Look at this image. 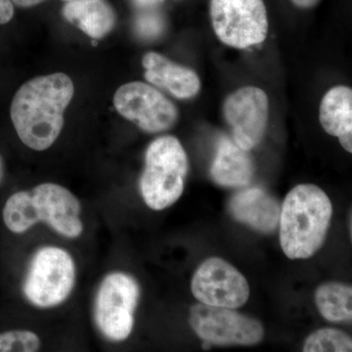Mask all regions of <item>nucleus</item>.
<instances>
[{
	"label": "nucleus",
	"mask_w": 352,
	"mask_h": 352,
	"mask_svg": "<svg viewBox=\"0 0 352 352\" xmlns=\"http://www.w3.org/2000/svg\"><path fill=\"white\" fill-rule=\"evenodd\" d=\"M190 325L212 346H254L263 339V324L231 308L198 303L190 309Z\"/></svg>",
	"instance_id": "obj_8"
},
{
	"label": "nucleus",
	"mask_w": 352,
	"mask_h": 352,
	"mask_svg": "<svg viewBox=\"0 0 352 352\" xmlns=\"http://www.w3.org/2000/svg\"><path fill=\"white\" fill-rule=\"evenodd\" d=\"M75 94L73 80L63 73L38 76L24 83L11 104V120L23 143L44 151L59 138L64 113Z\"/></svg>",
	"instance_id": "obj_1"
},
{
	"label": "nucleus",
	"mask_w": 352,
	"mask_h": 352,
	"mask_svg": "<svg viewBox=\"0 0 352 352\" xmlns=\"http://www.w3.org/2000/svg\"><path fill=\"white\" fill-rule=\"evenodd\" d=\"M76 265L59 247L41 248L32 256L23 291L34 307L51 308L63 303L75 286Z\"/></svg>",
	"instance_id": "obj_5"
},
{
	"label": "nucleus",
	"mask_w": 352,
	"mask_h": 352,
	"mask_svg": "<svg viewBox=\"0 0 352 352\" xmlns=\"http://www.w3.org/2000/svg\"><path fill=\"white\" fill-rule=\"evenodd\" d=\"M118 112L148 133H159L175 126L177 109L156 88L144 82L122 85L113 96Z\"/></svg>",
	"instance_id": "obj_9"
},
{
	"label": "nucleus",
	"mask_w": 352,
	"mask_h": 352,
	"mask_svg": "<svg viewBox=\"0 0 352 352\" xmlns=\"http://www.w3.org/2000/svg\"><path fill=\"white\" fill-rule=\"evenodd\" d=\"M291 1L300 8L308 9L317 6L320 0H291Z\"/></svg>",
	"instance_id": "obj_22"
},
{
	"label": "nucleus",
	"mask_w": 352,
	"mask_h": 352,
	"mask_svg": "<svg viewBox=\"0 0 352 352\" xmlns=\"http://www.w3.org/2000/svg\"><path fill=\"white\" fill-rule=\"evenodd\" d=\"M191 291L200 303L231 309L243 307L250 296L244 275L219 258H208L199 266L192 278Z\"/></svg>",
	"instance_id": "obj_10"
},
{
	"label": "nucleus",
	"mask_w": 352,
	"mask_h": 352,
	"mask_svg": "<svg viewBox=\"0 0 352 352\" xmlns=\"http://www.w3.org/2000/svg\"><path fill=\"white\" fill-rule=\"evenodd\" d=\"M82 206L69 190L56 183H43L32 191L9 197L2 210L4 224L15 234L27 232L44 222L55 232L75 239L82 234Z\"/></svg>",
	"instance_id": "obj_2"
},
{
	"label": "nucleus",
	"mask_w": 352,
	"mask_h": 352,
	"mask_svg": "<svg viewBox=\"0 0 352 352\" xmlns=\"http://www.w3.org/2000/svg\"><path fill=\"white\" fill-rule=\"evenodd\" d=\"M63 15L69 23L95 39L107 36L116 23L115 12L105 0H72L64 6Z\"/></svg>",
	"instance_id": "obj_16"
},
{
	"label": "nucleus",
	"mask_w": 352,
	"mask_h": 352,
	"mask_svg": "<svg viewBox=\"0 0 352 352\" xmlns=\"http://www.w3.org/2000/svg\"><path fill=\"white\" fill-rule=\"evenodd\" d=\"M139 296V285L131 275L113 272L104 278L95 298L94 318L106 339L122 342L131 336Z\"/></svg>",
	"instance_id": "obj_6"
},
{
	"label": "nucleus",
	"mask_w": 352,
	"mask_h": 352,
	"mask_svg": "<svg viewBox=\"0 0 352 352\" xmlns=\"http://www.w3.org/2000/svg\"><path fill=\"white\" fill-rule=\"evenodd\" d=\"M134 29L139 38L155 39L164 32V22L161 16L156 13H144L139 15L134 23Z\"/></svg>",
	"instance_id": "obj_20"
},
{
	"label": "nucleus",
	"mask_w": 352,
	"mask_h": 352,
	"mask_svg": "<svg viewBox=\"0 0 352 352\" xmlns=\"http://www.w3.org/2000/svg\"><path fill=\"white\" fill-rule=\"evenodd\" d=\"M333 215L327 194L314 184L289 192L280 212V243L287 258L305 259L321 249Z\"/></svg>",
	"instance_id": "obj_3"
},
{
	"label": "nucleus",
	"mask_w": 352,
	"mask_h": 352,
	"mask_svg": "<svg viewBox=\"0 0 352 352\" xmlns=\"http://www.w3.org/2000/svg\"><path fill=\"white\" fill-rule=\"evenodd\" d=\"M315 303L326 320L340 323L352 319V288L339 282L321 285L315 293Z\"/></svg>",
	"instance_id": "obj_17"
},
{
	"label": "nucleus",
	"mask_w": 352,
	"mask_h": 352,
	"mask_svg": "<svg viewBox=\"0 0 352 352\" xmlns=\"http://www.w3.org/2000/svg\"><path fill=\"white\" fill-rule=\"evenodd\" d=\"M4 175V166H3V161H2V157L0 156V183H1L2 179H3Z\"/></svg>",
	"instance_id": "obj_25"
},
{
	"label": "nucleus",
	"mask_w": 352,
	"mask_h": 352,
	"mask_svg": "<svg viewBox=\"0 0 352 352\" xmlns=\"http://www.w3.org/2000/svg\"><path fill=\"white\" fill-rule=\"evenodd\" d=\"M229 208L238 221L261 232H273L279 224V203L261 188H250L236 194Z\"/></svg>",
	"instance_id": "obj_13"
},
{
	"label": "nucleus",
	"mask_w": 352,
	"mask_h": 352,
	"mask_svg": "<svg viewBox=\"0 0 352 352\" xmlns=\"http://www.w3.org/2000/svg\"><path fill=\"white\" fill-rule=\"evenodd\" d=\"M14 6L10 0H0V25L7 24L12 20Z\"/></svg>",
	"instance_id": "obj_21"
},
{
	"label": "nucleus",
	"mask_w": 352,
	"mask_h": 352,
	"mask_svg": "<svg viewBox=\"0 0 352 352\" xmlns=\"http://www.w3.org/2000/svg\"><path fill=\"white\" fill-rule=\"evenodd\" d=\"M64 1H72V0H64Z\"/></svg>",
	"instance_id": "obj_26"
},
{
	"label": "nucleus",
	"mask_w": 352,
	"mask_h": 352,
	"mask_svg": "<svg viewBox=\"0 0 352 352\" xmlns=\"http://www.w3.org/2000/svg\"><path fill=\"white\" fill-rule=\"evenodd\" d=\"M305 352H351V338L338 329H320L305 340Z\"/></svg>",
	"instance_id": "obj_18"
},
{
	"label": "nucleus",
	"mask_w": 352,
	"mask_h": 352,
	"mask_svg": "<svg viewBox=\"0 0 352 352\" xmlns=\"http://www.w3.org/2000/svg\"><path fill=\"white\" fill-rule=\"evenodd\" d=\"M142 64L146 80L168 90L176 98H193L200 91V78L195 72L173 63L159 53H147Z\"/></svg>",
	"instance_id": "obj_12"
},
{
	"label": "nucleus",
	"mask_w": 352,
	"mask_h": 352,
	"mask_svg": "<svg viewBox=\"0 0 352 352\" xmlns=\"http://www.w3.org/2000/svg\"><path fill=\"white\" fill-rule=\"evenodd\" d=\"M210 19L217 38L232 47L244 50L267 36L263 0H210Z\"/></svg>",
	"instance_id": "obj_7"
},
{
	"label": "nucleus",
	"mask_w": 352,
	"mask_h": 352,
	"mask_svg": "<svg viewBox=\"0 0 352 352\" xmlns=\"http://www.w3.org/2000/svg\"><path fill=\"white\" fill-rule=\"evenodd\" d=\"M188 157L175 136L155 139L145 155L140 192L146 205L154 210L170 207L182 197L188 173Z\"/></svg>",
	"instance_id": "obj_4"
},
{
	"label": "nucleus",
	"mask_w": 352,
	"mask_h": 352,
	"mask_svg": "<svg viewBox=\"0 0 352 352\" xmlns=\"http://www.w3.org/2000/svg\"><path fill=\"white\" fill-rule=\"evenodd\" d=\"M223 113L232 129L234 142L245 151H251L263 140L267 129V95L258 87L240 88L227 97Z\"/></svg>",
	"instance_id": "obj_11"
},
{
	"label": "nucleus",
	"mask_w": 352,
	"mask_h": 352,
	"mask_svg": "<svg viewBox=\"0 0 352 352\" xmlns=\"http://www.w3.org/2000/svg\"><path fill=\"white\" fill-rule=\"evenodd\" d=\"M212 179L224 187H244L250 184L254 175V164L248 151L234 140L223 136L217 144L212 170Z\"/></svg>",
	"instance_id": "obj_14"
},
{
	"label": "nucleus",
	"mask_w": 352,
	"mask_h": 352,
	"mask_svg": "<svg viewBox=\"0 0 352 352\" xmlns=\"http://www.w3.org/2000/svg\"><path fill=\"white\" fill-rule=\"evenodd\" d=\"M324 131L339 138L347 152H352V90L335 87L324 95L319 112Z\"/></svg>",
	"instance_id": "obj_15"
},
{
	"label": "nucleus",
	"mask_w": 352,
	"mask_h": 352,
	"mask_svg": "<svg viewBox=\"0 0 352 352\" xmlns=\"http://www.w3.org/2000/svg\"><path fill=\"white\" fill-rule=\"evenodd\" d=\"M10 1L15 3L16 6L27 8V7L38 6V4L43 3L46 0H10Z\"/></svg>",
	"instance_id": "obj_24"
},
{
	"label": "nucleus",
	"mask_w": 352,
	"mask_h": 352,
	"mask_svg": "<svg viewBox=\"0 0 352 352\" xmlns=\"http://www.w3.org/2000/svg\"><path fill=\"white\" fill-rule=\"evenodd\" d=\"M41 346V339L32 331L13 330L0 333V352H34Z\"/></svg>",
	"instance_id": "obj_19"
},
{
	"label": "nucleus",
	"mask_w": 352,
	"mask_h": 352,
	"mask_svg": "<svg viewBox=\"0 0 352 352\" xmlns=\"http://www.w3.org/2000/svg\"><path fill=\"white\" fill-rule=\"evenodd\" d=\"M132 1L139 8H150V7H154L161 3L163 0H132Z\"/></svg>",
	"instance_id": "obj_23"
}]
</instances>
